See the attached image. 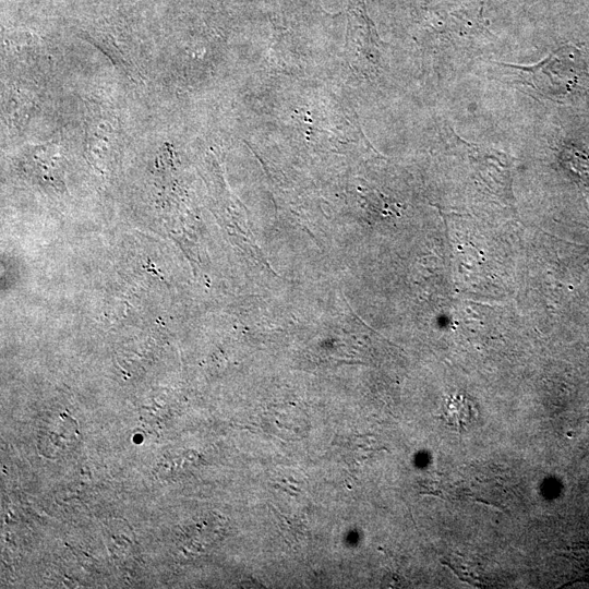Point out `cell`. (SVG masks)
I'll return each instance as SVG.
<instances>
[{"mask_svg": "<svg viewBox=\"0 0 589 589\" xmlns=\"http://www.w3.org/2000/svg\"><path fill=\"white\" fill-rule=\"evenodd\" d=\"M518 71L525 84L541 97L560 101L576 87L582 72L581 55L577 47L565 45L532 65L500 63Z\"/></svg>", "mask_w": 589, "mask_h": 589, "instance_id": "obj_1", "label": "cell"}]
</instances>
